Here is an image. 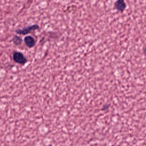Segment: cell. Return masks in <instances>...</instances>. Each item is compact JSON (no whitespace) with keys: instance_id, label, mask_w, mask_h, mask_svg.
<instances>
[{"instance_id":"cell-4","label":"cell","mask_w":146,"mask_h":146,"mask_svg":"<svg viewBox=\"0 0 146 146\" xmlns=\"http://www.w3.org/2000/svg\"><path fill=\"white\" fill-rule=\"evenodd\" d=\"M25 42L26 46L29 47H32L34 46L35 40L34 38L30 36H27L25 38Z\"/></svg>"},{"instance_id":"cell-3","label":"cell","mask_w":146,"mask_h":146,"mask_svg":"<svg viewBox=\"0 0 146 146\" xmlns=\"http://www.w3.org/2000/svg\"><path fill=\"white\" fill-rule=\"evenodd\" d=\"M115 7L119 11H123L125 7V3L123 0H117L115 4Z\"/></svg>"},{"instance_id":"cell-2","label":"cell","mask_w":146,"mask_h":146,"mask_svg":"<svg viewBox=\"0 0 146 146\" xmlns=\"http://www.w3.org/2000/svg\"><path fill=\"white\" fill-rule=\"evenodd\" d=\"M38 28V26L37 25H33V26H30V27H28L26 29H24L22 30H17V33L18 34H22V35H25V34H26L35 29H37Z\"/></svg>"},{"instance_id":"cell-5","label":"cell","mask_w":146,"mask_h":146,"mask_svg":"<svg viewBox=\"0 0 146 146\" xmlns=\"http://www.w3.org/2000/svg\"><path fill=\"white\" fill-rule=\"evenodd\" d=\"M13 41H14V42L15 44H19V43L21 42V39H20L19 37L16 36H15V37L14 38Z\"/></svg>"},{"instance_id":"cell-1","label":"cell","mask_w":146,"mask_h":146,"mask_svg":"<svg viewBox=\"0 0 146 146\" xmlns=\"http://www.w3.org/2000/svg\"><path fill=\"white\" fill-rule=\"evenodd\" d=\"M14 60L18 63L24 64L26 62V59L23 55L19 52H15L13 55Z\"/></svg>"}]
</instances>
